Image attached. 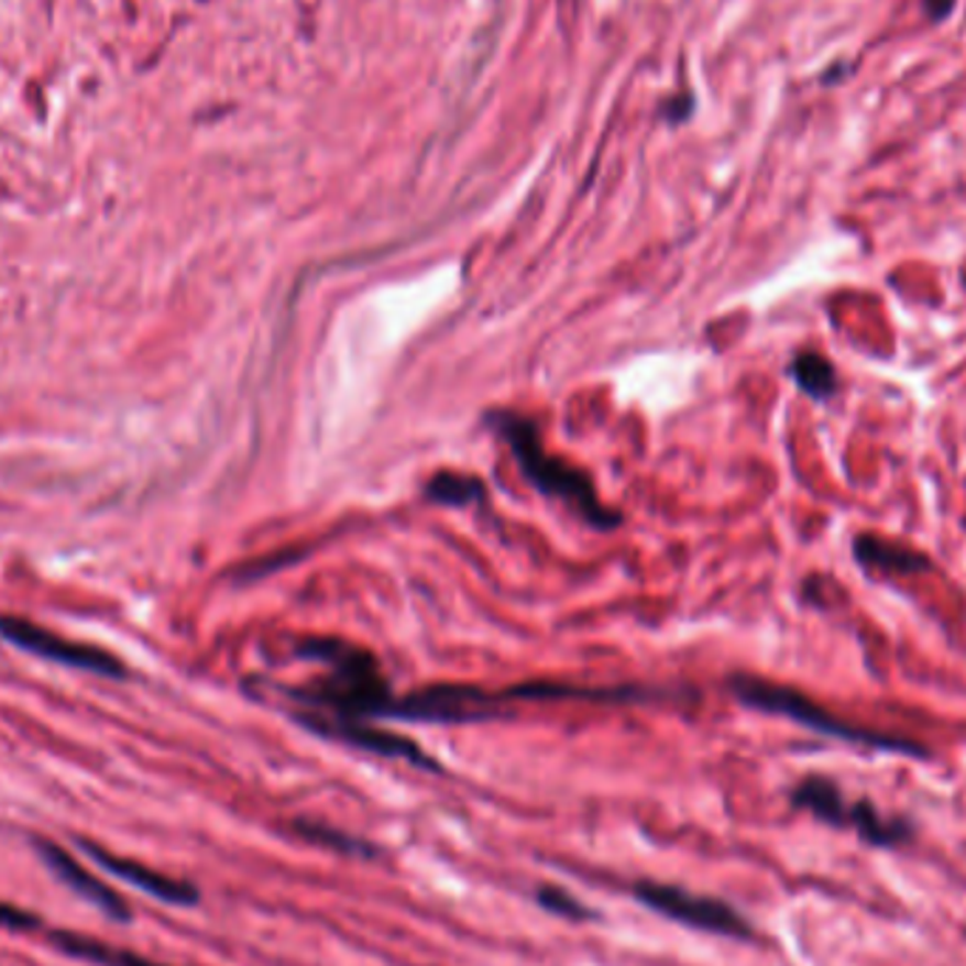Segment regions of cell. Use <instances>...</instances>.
<instances>
[{
    "label": "cell",
    "instance_id": "7a4b0ae2",
    "mask_svg": "<svg viewBox=\"0 0 966 966\" xmlns=\"http://www.w3.org/2000/svg\"><path fill=\"white\" fill-rule=\"evenodd\" d=\"M490 421L497 430V436L503 438V444L512 450V458H515L520 472L535 490L571 506L582 520L596 526V529H614V526H619L622 515H616L614 509H607L605 503L600 501L594 481L580 466L566 464V461L546 452L540 432H537V425L531 418H523L517 413H495Z\"/></svg>",
    "mask_w": 966,
    "mask_h": 966
},
{
    "label": "cell",
    "instance_id": "3957f363",
    "mask_svg": "<svg viewBox=\"0 0 966 966\" xmlns=\"http://www.w3.org/2000/svg\"><path fill=\"white\" fill-rule=\"evenodd\" d=\"M729 690L735 692V699L740 704L751 706V710L766 712V715H780V718H789L794 724L805 726V729L816 732V735H825V738L845 740V744L854 746H868V749L879 751H893V755H908V758H930V751L921 744L908 738H899V735H888V732L865 729V726L848 724V721L836 718L831 712H825L823 706L811 701L809 695L797 692L794 687L775 684V681L758 679V676H732Z\"/></svg>",
    "mask_w": 966,
    "mask_h": 966
},
{
    "label": "cell",
    "instance_id": "5b68a950",
    "mask_svg": "<svg viewBox=\"0 0 966 966\" xmlns=\"http://www.w3.org/2000/svg\"><path fill=\"white\" fill-rule=\"evenodd\" d=\"M509 692H486L481 687H430L407 699H396L391 718L436 721V724H466V721L495 718L503 712Z\"/></svg>",
    "mask_w": 966,
    "mask_h": 966
},
{
    "label": "cell",
    "instance_id": "30bf717a",
    "mask_svg": "<svg viewBox=\"0 0 966 966\" xmlns=\"http://www.w3.org/2000/svg\"><path fill=\"white\" fill-rule=\"evenodd\" d=\"M854 560L863 566L865 571H879V574H893V577H913L924 574V571L933 569V560L921 551L908 549V546H899V542H890L885 537H876L863 531L856 535L854 542Z\"/></svg>",
    "mask_w": 966,
    "mask_h": 966
},
{
    "label": "cell",
    "instance_id": "8fae6325",
    "mask_svg": "<svg viewBox=\"0 0 966 966\" xmlns=\"http://www.w3.org/2000/svg\"><path fill=\"white\" fill-rule=\"evenodd\" d=\"M791 803L797 809H805L823 820V823L834 825V828H845V814H848V800L839 791V786L831 783L828 777H805L803 783L791 791Z\"/></svg>",
    "mask_w": 966,
    "mask_h": 966
},
{
    "label": "cell",
    "instance_id": "ac0fdd59",
    "mask_svg": "<svg viewBox=\"0 0 966 966\" xmlns=\"http://www.w3.org/2000/svg\"><path fill=\"white\" fill-rule=\"evenodd\" d=\"M953 3L955 0H927V12L933 14L935 20H938V18H944V14H949Z\"/></svg>",
    "mask_w": 966,
    "mask_h": 966
},
{
    "label": "cell",
    "instance_id": "2e32d148",
    "mask_svg": "<svg viewBox=\"0 0 966 966\" xmlns=\"http://www.w3.org/2000/svg\"><path fill=\"white\" fill-rule=\"evenodd\" d=\"M297 828H300V834L306 836V839H311V843L328 845V848H340V850H362V854H367V845L356 843V839H351V836L340 834V831L326 828V825L297 823Z\"/></svg>",
    "mask_w": 966,
    "mask_h": 966
},
{
    "label": "cell",
    "instance_id": "ba28073f",
    "mask_svg": "<svg viewBox=\"0 0 966 966\" xmlns=\"http://www.w3.org/2000/svg\"><path fill=\"white\" fill-rule=\"evenodd\" d=\"M34 848H37L43 865H46V868L52 870L68 890H74L79 899L94 904L97 910H102L108 919L122 921V924L133 919V910L128 908V901H124L117 890L108 888L105 881H99L97 876L88 874V870L83 868L72 854H66V850L59 848V845L48 843V839H34Z\"/></svg>",
    "mask_w": 966,
    "mask_h": 966
},
{
    "label": "cell",
    "instance_id": "6da1fadb",
    "mask_svg": "<svg viewBox=\"0 0 966 966\" xmlns=\"http://www.w3.org/2000/svg\"><path fill=\"white\" fill-rule=\"evenodd\" d=\"M297 656L326 670L320 681L303 690L288 692L297 704L311 712L333 715V718H391L396 695L382 676L380 661L367 654L365 647L342 639H303L297 645Z\"/></svg>",
    "mask_w": 966,
    "mask_h": 966
},
{
    "label": "cell",
    "instance_id": "7c38bea8",
    "mask_svg": "<svg viewBox=\"0 0 966 966\" xmlns=\"http://www.w3.org/2000/svg\"><path fill=\"white\" fill-rule=\"evenodd\" d=\"M789 376L797 382V387L805 393V396L816 398V402H828L836 396V387H839V376H836V367L825 360L823 353L816 351H800L794 360L789 362Z\"/></svg>",
    "mask_w": 966,
    "mask_h": 966
},
{
    "label": "cell",
    "instance_id": "9a60e30c",
    "mask_svg": "<svg viewBox=\"0 0 966 966\" xmlns=\"http://www.w3.org/2000/svg\"><path fill=\"white\" fill-rule=\"evenodd\" d=\"M537 901H540V908L551 910L557 915H569V919H588L591 915L574 896H569L560 888H540L537 890Z\"/></svg>",
    "mask_w": 966,
    "mask_h": 966
},
{
    "label": "cell",
    "instance_id": "4fadbf2b",
    "mask_svg": "<svg viewBox=\"0 0 966 966\" xmlns=\"http://www.w3.org/2000/svg\"><path fill=\"white\" fill-rule=\"evenodd\" d=\"M52 944L59 949V953L74 955V958L91 960V964H102V966H164V964H153V960L142 958V955H133V953H124V949L108 947V944H102V941L88 938V935H77V933H52Z\"/></svg>",
    "mask_w": 966,
    "mask_h": 966
},
{
    "label": "cell",
    "instance_id": "e0dca14e",
    "mask_svg": "<svg viewBox=\"0 0 966 966\" xmlns=\"http://www.w3.org/2000/svg\"><path fill=\"white\" fill-rule=\"evenodd\" d=\"M0 927L37 930L40 919H34V915L26 913V910H18V908H12V904H3V901H0Z\"/></svg>",
    "mask_w": 966,
    "mask_h": 966
},
{
    "label": "cell",
    "instance_id": "277c9868",
    "mask_svg": "<svg viewBox=\"0 0 966 966\" xmlns=\"http://www.w3.org/2000/svg\"><path fill=\"white\" fill-rule=\"evenodd\" d=\"M636 899L645 908L679 921V924H687V927L715 935H732V938H749L751 935V924L738 910L718 899H710V896H695L684 888L659 885V881H641V885H636Z\"/></svg>",
    "mask_w": 966,
    "mask_h": 966
},
{
    "label": "cell",
    "instance_id": "52a82bcc",
    "mask_svg": "<svg viewBox=\"0 0 966 966\" xmlns=\"http://www.w3.org/2000/svg\"><path fill=\"white\" fill-rule=\"evenodd\" d=\"M303 726H308L317 735H326V738L342 740L348 746H356V749H365L371 755H382V758L393 760H407V764L418 766V769L438 771L436 760L427 758V751L418 744H413L410 738H402V735H391V732H382L376 726L365 724V721H351V718H333V715H322V712H300L297 715Z\"/></svg>",
    "mask_w": 966,
    "mask_h": 966
},
{
    "label": "cell",
    "instance_id": "8992f818",
    "mask_svg": "<svg viewBox=\"0 0 966 966\" xmlns=\"http://www.w3.org/2000/svg\"><path fill=\"white\" fill-rule=\"evenodd\" d=\"M0 634L7 636L12 645L23 647L29 654L43 656L48 661H57V665L66 667H79V670H88V673L111 676L119 679L124 676V667L117 656L105 654L99 647L91 645H77V641H68L63 636L52 634L46 627L32 625L29 619H18V616H0Z\"/></svg>",
    "mask_w": 966,
    "mask_h": 966
},
{
    "label": "cell",
    "instance_id": "5bb4252c",
    "mask_svg": "<svg viewBox=\"0 0 966 966\" xmlns=\"http://www.w3.org/2000/svg\"><path fill=\"white\" fill-rule=\"evenodd\" d=\"M427 497L441 506H470L486 497V486L477 477L461 472H438L427 483Z\"/></svg>",
    "mask_w": 966,
    "mask_h": 966
},
{
    "label": "cell",
    "instance_id": "9c48e42d",
    "mask_svg": "<svg viewBox=\"0 0 966 966\" xmlns=\"http://www.w3.org/2000/svg\"><path fill=\"white\" fill-rule=\"evenodd\" d=\"M79 848H83V854L91 856L94 863H97L102 870H108V874L117 876V879L128 881V885L139 888L142 893L164 901V904L190 908V904H196L198 901V890L193 888L190 881L171 879V876L158 874V870L144 868L142 863H133V859H122V856L108 854L105 848H99V845L94 843H86V839H79Z\"/></svg>",
    "mask_w": 966,
    "mask_h": 966
}]
</instances>
